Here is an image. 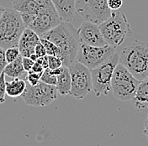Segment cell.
Listing matches in <instances>:
<instances>
[{
  "label": "cell",
  "instance_id": "cell-1",
  "mask_svg": "<svg viewBox=\"0 0 148 146\" xmlns=\"http://www.w3.org/2000/svg\"><path fill=\"white\" fill-rule=\"evenodd\" d=\"M40 38L53 42L60 50L59 58L65 66H70L76 61L80 46L77 30L71 23L62 21L57 26L45 33Z\"/></svg>",
  "mask_w": 148,
  "mask_h": 146
},
{
  "label": "cell",
  "instance_id": "cell-2",
  "mask_svg": "<svg viewBox=\"0 0 148 146\" xmlns=\"http://www.w3.org/2000/svg\"><path fill=\"white\" fill-rule=\"evenodd\" d=\"M119 63L140 81L148 77V43L134 40L120 53Z\"/></svg>",
  "mask_w": 148,
  "mask_h": 146
},
{
  "label": "cell",
  "instance_id": "cell-3",
  "mask_svg": "<svg viewBox=\"0 0 148 146\" xmlns=\"http://www.w3.org/2000/svg\"><path fill=\"white\" fill-rule=\"evenodd\" d=\"M25 28L19 12L13 8H5L0 18V46L5 50L18 47Z\"/></svg>",
  "mask_w": 148,
  "mask_h": 146
},
{
  "label": "cell",
  "instance_id": "cell-4",
  "mask_svg": "<svg viewBox=\"0 0 148 146\" xmlns=\"http://www.w3.org/2000/svg\"><path fill=\"white\" fill-rule=\"evenodd\" d=\"M99 27L107 45L114 48L121 46L132 34L129 21L121 12L113 11L110 18L100 24Z\"/></svg>",
  "mask_w": 148,
  "mask_h": 146
},
{
  "label": "cell",
  "instance_id": "cell-5",
  "mask_svg": "<svg viewBox=\"0 0 148 146\" xmlns=\"http://www.w3.org/2000/svg\"><path fill=\"white\" fill-rule=\"evenodd\" d=\"M140 81L136 78L127 68L118 64L111 82L114 97L120 101H132L136 96Z\"/></svg>",
  "mask_w": 148,
  "mask_h": 146
},
{
  "label": "cell",
  "instance_id": "cell-6",
  "mask_svg": "<svg viewBox=\"0 0 148 146\" xmlns=\"http://www.w3.org/2000/svg\"><path fill=\"white\" fill-rule=\"evenodd\" d=\"M20 14L25 27L35 31L40 37L57 26L62 22L55 6L42 8L37 14Z\"/></svg>",
  "mask_w": 148,
  "mask_h": 146
},
{
  "label": "cell",
  "instance_id": "cell-7",
  "mask_svg": "<svg viewBox=\"0 0 148 146\" xmlns=\"http://www.w3.org/2000/svg\"><path fill=\"white\" fill-rule=\"evenodd\" d=\"M120 54L116 52L98 67L91 70L92 91L96 97L107 95L111 91V82L116 66L119 64Z\"/></svg>",
  "mask_w": 148,
  "mask_h": 146
},
{
  "label": "cell",
  "instance_id": "cell-8",
  "mask_svg": "<svg viewBox=\"0 0 148 146\" xmlns=\"http://www.w3.org/2000/svg\"><path fill=\"white\" fill-rule=\"evenodd\" d=\"M116 52V48L109 45L92 46L80 43L76 61L92 70L104 63Z\"/></svg>",
  "mask_w": 148,
  "mask_h": 146
},
{
  "label": "cell",
  "instance_id": "cell-9",
  "mask_svg": "<svg viewBox=\"0 0 148 146\" xmlns=\"http://www.w3.org/2000/svg\"><path fill=\"white\" fill-rule=\"evenodd\" d=\"M76 11L85 20L100 25L110 18L108 0H76Z\"/></svg>",
  "mask_w": 148,
  "mask_h": 146
},
{
  "label": "cell",
  "instance_id": "cell-10",
  "mask_svg": "<svg viewBox=\"0 0 148 146\" xmlns=\"http://www.w3.org/2000/svg\"><path fill=\"white\" fill-rule=\"evenodd\" d=\"M57 88L56 86L40 82L36 86L27 82V87L21 98L29 106L45 107L50 105L57 98Z\"/></svg>",
  "mask_w": 148,
  "mask_h": 146
},
{
  "label": "cell",
  "instance_id": "cell-11",
  "mask_svg": "<svg viewBox=\"0 0 148 146\" xmlns=\"http://www.w3.org/2000/svg\"><path fill=\"white\" fill-rule=\"evenodd\" d=\"M69 67L72 77V89L70 95L81 100L92 90L91 70L82 63L74 61Z\"/></svg>",
  "mask_w": 148,
  "mask_h": 146
},
{
  "label": "cell",
  "instance_id": "cell-12",
  "mask_svg": "<svg viewBox=\"0 0 148 146\" xmlns=\"http://www.w3.org/2000/svg\"><path fill=\"white\" fill-rule=\"evenodd\" d=\"M77 33L80 43L92 46H107L99 25L84 20L77 29Z\"/></svg>",
  "mask_w": 148,
  "mask_h": 146
},
{
  "label": "cell",
  "instance_id": "cell-13",
  "mask_svg": "<svg viewBox=\"0 0 148 146\" xmlns=\"http://www.w3.org/2000/svg\"><path fill=\"white\" fill-rule=\"evenodd\" d=\"M40 41V37L32 29L25 28L18 42V49L23 57H30L35 53L37 44Z\"/></svg>",
  "mask_w": 148,
  "mask_h": 146
},
{
  "label": "cell",
  "instance_id": "cell-14",
  "mask_svg": "<svg viewBox=\"0 0 148 146\" xmlns=\"http://www.w3.org/2000/svg\"><path fill=\"white\" fill-rule=\"evenodd\" d=\"M62 21L71 23L76 12V0H51Z\"/></svg>",
  "mask_w": 148,
  "mask_h": 146
},
{
  "label": "cell",
  "instance_id": "cell-15",
  "mask_svg": "<svg viewBox=\"0 0 148 146\" xmlns=\"http://www.w3.org/2000/svg\"><path fill=\"white\" fill-rule=\"evenodd\" d=\"M132 102L137 111L142 112L148 109V77L140 81Z\"/></svg>",
  "mask_w": 148,
  "mask_h": 146
},
{
  "label": "cell",
  "instance_id": "cell-16",
  "mask_svg": "<svg viewBox=\"0 0 148 146\" xmlns=\"http://www.w3.org/2000/svg\"><path fill=\"white\" fill-rule=\"evenodd\" d=\"M58 93L62 97L70 94L72 89V77L68 66H65L63 72L57 76V83L56 85Z\"/></svg>",
  "mask_w": 148,
  "mask_h": 146
},
{
  "label": "cell",
  "instance_id": "cell-17",
  "mask_svg": "<svg viewBox=\"0 0 148 146\" xmlns=\"http://www.w3.org/2000/svg\"><path fill=\"white\" fill-rule=\"evenodd\" d=\"M11 2L13 9L20 14H37L42 9L33 0H11Z\"/></svg>",
  "mask_w": 148,
  "mask_h": 146
},
{
  "label": "cell",
  "instance_id": "cell-18",
  "mask_svg": "<svg viewBox=\"0 0 148 146\" xmlns=\"http://www.w3.org/2000/svg\"><path fill=\"white\" fill-rule=\"evenodd\" d=\"M22 58H23V56L20 55L17 60L7 65V66L5 67V69L3 71L6 76L13 78V79L21 78L22 76L26 77L28 72H25V70L23 66Z\"/></svg>",
  "mask_w": 148,
  "mask_h": 146
},
{
  "label": "cell",
  "instance_id": "cell-19",
  "mask_svg": "<svg viewBox=\"0 0 148 146\" xmlns=\"http://www.w3.org/2000/svg\"><path fill=\"white\" fill-rule=\"evenodd\" d=\"M27 87L26 80L14 78L11 82H6V94L10 98L21 97Z\"/></svg>",
  "mask_w": 148,
  "mask_h": 146
},
{
  "label": "cell",
  "instance_id": "cell-20",
  "mask_svg": "<svg viewBox=\"0 0 148 146\" xmlns=\"http://www.w3.org/2000/svg\"><path fill=\"white\" fill-rule=\"evenodd\" d=\"M40 42L43 44V46H45L47 55L59 56L60 50L53 42H51V41H50V40H48L46 39H44V38H40Z\"/></svg>",
  "mask_w": 148,
  "mask_h": 146
},
{
  "label": "cell",
  "instance_id": "cell-21",
  "mask_svg": "<svg viewBox=\"0 0 148 146\" xmlns=\"http://www.w3.org/2000/svg\"><path fill=\"white\" fill-rule=\"evenodd\" d=\"M40 81L45 82L46 84L49 85H53L56 86L57 83V76H56L54 73L52 72V70L50 68H46L44 70V72L42 73Z\"/></svg>",
  "mask_w": 148,
  "mask_h": 146
},
{
  "label": "cell",
  "instance_id": "cell-22",
  "mask_svg": "<svg viewBox=\"0 0 148 146\" xmlns=\"http://www.w3.org/2000/svg\"><path fill=\"white\" fill-rule=\"evenodd\" d=\"M21 55L18 47H10L6 49V58L8 63H11L17 60Z\"/></svg>",
  "mask_w": 148,
  "mask_h": 146
},
{
  "label": "cell",
  "instance_id": "cell-23",
  "mask_svg": "<svg viewBox=\"0 0 148 146\" xmlns=\"http://www.w3.org/2000/svg\"><path fill=\"white\" fill-rule=\"evenodd\" d=\"M41 76H42V74H40V73H36L30 71V72H29L27 73L25 80L31 86H36V85H37L38 83H40V82Z\"/></svg>",
  "mask_w": 148,
  "mask_h": 146
},
{
  "label": "cell",
  "instance_id": "cell-24",
  "mask_svg": "<svg viewBox=\"0 0 148 146\" xmlns=\"http://www.w3.org/2000/svg\"><path fill=\"white\" fill-rule=\"evenodd\" d=\"M5 74L4 72L1 73L0 75V104L5 102L6 94V81H5Z\"/></svg>",
  "mask_w": 148,
  "mask_h": 146
},
{
  "label": "cell",
  "instance_id": "cell-25",
  "mask_svg": "<svg viewBox=\"0 0 148 146\" xmlns=\"http://www.w3.org/2000/svg\"><path fill=\"white\" fill-rule=\"evenodd\" d=\"M48 64L49 68L51 70H55L56 68L63 65L62 60L56 55H48Z\"/></svg>",
  "mask_w": 148,
  "mask_h": 146
},
{
  "label": "cell",
  "instance_id": "cell-26",
  "mask_svg": "<svg viewBox=\"0 0 148 146\" xmlns=\"http://www.w3.org/2000/svg\"><path fill=\"white\" fill-rule=\"evenodd\" d=\"M9 64L6 58V50L0 46V73H2Z\"/></svg>",
  "mask_w": 148,
  "mask_h": 146
},
{
  "label": "cell",
  "instance_id": "cell-27",
  "mask_svg": "<svg viewBox=\"0 0 148 146\" xmlns=\"http://www.w3.org/2000/svg\"><path fill=\"white\" fill-rule=\"evenodd\" d=\"M22 61H23V66L25 70V72H30L33 65L35 64L36 61H34L32 59H30L29 57H23L22 58Z\"/></svg>",
  "mask_w": 148,
  "mask_h": 146
},
{
  "label": "cell",
  "instance_id": "cell-28",
  "mask_svg": "<svg viewBox=\"0 0 148 146\" xmlns=\"http://www.w3.org/2000/svg\"><path fill=\"white\" fill-rule=\"evenodd\" d=\"M123 4V0H108V6L112 11H116Z\"/></svg>",
  "mask_w": 148,
  "mask_h": 146
},
{
  "label": "cell",
  "instance_id": "cell-29",
  "mask_svg": "<svg viewBox=\"0 0 148 146\" xmlns=\"http://www.w3.org/2000/svg\"><path fill=\"white\" fill-rule=\"evenodd\" d=\"M35 54L39 57H42V56H45V55H47L46 54V50L45 46H43V44L40 41L37 46H36V49H35Z\"/></svg>",
  "mask_w": 148,
  "mask_h": 146
},
{
  "label": "cell",
  "instance_id": "cell-30",
  "mask_svg": "<svg viewBox=\"0 0 148 146\" xmlns=\"http://www.w3.org/2000/svg\"><path fill=\"white\" fill-rule=\"evenodd\" d=\"M36 3L40 8H49L54 6L51 0H33Z\"/></svg>",
  "mask_w": 148,
  "mask_h": 146
},
{
  "label": "cell",
  "instance_id": "cell-31",
  "mask_svg": "<svg viewBox=\"0 0 148 146\" xmlns=\"http://www.w3.org/2000/svg\"><path fill=\"white\" fill-rule=\"evenodd\" d=\"M39 64H40L44 69L46 68H49V64H48V55H45V56H42V57H39L36 61Z\"/></svg>",
  "mask_w": 148,
  "mask_h": 146
},
{
  "label": "cell",
  "instance_id": "cell-32",
  "mask_svg": "<svg viewBox=\"0 0 148 146\" xmlns=\"http://www.w3.org/2000/svg\"><path fill=\"white\" fill-rule=\"evenodd\" d=\"M44 67L41 65L40 64H39L37 61L35 62V64L33 65V67H32V69H31V72H34L36 73H40V74H42L43 72H44Z\"/></svg>",
  "mask_w": 148,
  "mask_h": 146
},
{
  "label": "cell",
  "instance_id": "cell-33",
  "mask_svg": "<svg viewBox=\"0 0 148 146\" xmlns=\"http://www.w3.org/2000/svg\"><path fill=\"white\" fill-rule=\"evenodd\" d=\"M143 134L147 137L148 139V114L147 119L145 120V123H144V129H143Z\"/></svg>",
  "mask_w": 148,
  "mask_h": 146
},
{
  "label": "cell",
  "instance_id": "cell-34",
  "mask_svg": "<svg viewBox=\"0 0 148 146\" xmlns=\"http://www.w3.org/2000/svg\"><path fill=\"white\" fill-rule=\"evenodd\" d=\"M63 69H64V65H62L61 67H58V68H56L55 70H52V72L54 73L56 76H57L58 75H60L61 73L63 72Z\"/></svg>",
  "mask_w": 148,
  "mask_h": 146
},
{
  "label": "cell",
  "instance_id": "cell-35",
  "mask_svg": "<svg viewBox=\"0 0 148 146\" xmlns=\"http://www.w3.org/2000/svg\"><path fill=\"white\" fill-rule=\"evenodd\" d=\"M4 9H5V8H3V7L0 6V18H1V17H2L3 14V11H4Z\"/></svg>",
  "mask_w": 148,
  "mask_h": 146
},
{
  "label": "cell",
  "instance_id": "cell-36",
  "mask_svg": "<svg viewBox=\"0 0 148 146\" xmlns=\"http://www.w3.org/2000/svg\"><path fill=\"white\" fill-rule=\"evenodd\" d=\"M0 75H1V73H0Z\"/></svg>",
  "mask_w": 148,
  "mask_h": 146
}]
</instances>
